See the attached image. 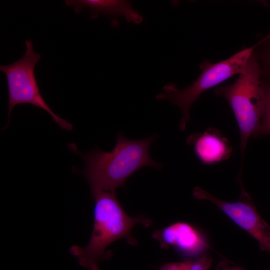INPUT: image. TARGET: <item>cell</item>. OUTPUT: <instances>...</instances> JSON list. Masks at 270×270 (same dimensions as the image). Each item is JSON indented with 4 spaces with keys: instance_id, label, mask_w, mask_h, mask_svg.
<instances>
[{
    "instance_id": "9",
    "label": "cell",
    "mask_w": 270,
    "mask_h": 270,
    "mask_svg": "<svg viewBox=\"0 0 270 270\" xmlns=\"http://www.w3.org/2000/svg\"><path fill=\"white\" fill-rule=\"evenodd\" d=\"M194 153L202 163L210 164L229 158L232 148L228 140L216 129L210 128L203 133L195 132L186 139Z\"/></svg>"
},
{
    "instance_id": "7",
    "label": "cell",
    "mask_w": 270,
    "mask_h": 270,
    "mask_svg": "<svg viewBox=\"0 0 270 270\" xmlns=\"http://www.w3.org/2000/svg\"><path fill=\"white\" fill-rule=\"evenodd\" d=\"M152 236L160 242L162 248L172 246L186 256L200 254L206 246L200 232L190 224L184 222H176L155 230Z\"/></svg>"
},
{
    "instance_id": "13",
    "label": "cell",
    "mask_w": 270,
    "mask_h": 270,
    "mask_svg": "<svg viewBox=\"0 0 270 270\" xmlns=\"http://www.w3.org/2000/svg\"><path fill=\"white\" fill-rule=\"evenodd\" d=\"M160 270H186V262L166 263L162 266Z\"/></svg>"
},
{
    "instance_id": "10",
    "label": "cell",
    "mask_w": 270,
    "mask_h": 270,
    "mask_svg": "<svg viewBox=\"0 0 270 270\" xmlns=\"http://www.w3.org/2000/svg\"><path fill=\"white\" fill-rule=\"evenodd\" d=\"M265 78L264 79L266 96L264 109L262 121L254 136L270 134V79Z\"/></svg>"
},
{
    "instance_id": "1",
    "label": "cell",
    "mask_w": 270,
    "mask_h": 270,
    "mask_svg": "<svg viewBox=\"0 0 270 270\" xmlns=\"http://www.w3.org/2000/svg\"><path fill=\"white\" fill-rule=\"evenodd\" d=\"M158 138L154 134L143 139L130 140L120 132L115 146L109 152L96 146L88 152L82 153L74 143L68 146L84 161V167L81 173L89 184L92 196L124 188L126 180L142 168L152 166L160 170L163 164L154 160L149 153L151 144Z\"/></svg>"
},
{
    "instance_id": "2",
    "label": "cell",
    "mask_w": 270,
    "mask_h": 270,
    "mask_svg": "<svg viewBox=\"0 0 270 270\" xmlns=\"http://www.w3.org/2000/svg\"><path fill=\"white\" fill-rule=\"evenodd\" d=\"M92 196L95 204L93 230L90 241L84 248L72 246L70 252L82 267L88 270H100V262L110 259L112 256L111 252L106 250L108 245L122 238L134 244L136 240L130 235L133 226L137 224L149 226L151 222L142 216L132 218L128 215L115 192H102Z\"/></svg>"
},
{
    "instance_id": "11",
    "label": "cell",
    "mask_w": 270,
    "mask_h": 270,
    "mask_svg": "<svg viewBox=\"0 0 270 270\" xmlns=\"http://www.w3.org/2000/svg\"><path fill=\"white\" fill-rule=\"evenodd\" d=\"M258 44L260 48L256 55L264 76L270 79V34Z\"/></svg>"
},
{
    "instance_id": "8",
    "label": "cell",
    "mask_w": 270,
    "mask_h": 270,
    "mask_svg": "<svg viewBox=\"0 0 270 270\" xmlns=\"http://www.w3.org/2000/svg\"><path fill=\"white\" fill-rule=\"evenodd\" d=\"M68 6L74 8V12L80 13L84 8L90 11L91 19H96L100 14L112 18V26H117V18L123 16L128 22L140 23L142 16L132 7L131 3L124 0H66Z\"/></svg>"
},
{
    "instance_id": "12",
    "label": "cell",
    "mask_w": 270,
    "mask_h": 270,
    "mask_svg": "<svg viewBox=\"0 0 270 270\" xmlns=\"http://www.w3.org/2000/svg\"><path fill=\"white\" fill-rule=\"evenodd\" d=\"M212 260L210 256L206 254L194 260H188L186 262V270H208Z\"/></svg>"
},
{
    "instance_id": "4",
    "label": "cell",
    "mask_w": 270,
    "mask_h": 270,
    "mask_svg": "<svg viewBox=\"0 0 270 270\" xmlns=\"http://www.w3.org/2000/svg\"><path fill=\"white\" fill-rule=\"evenodd\" d=\"M257 44L244 49L231 57L222 61L212 63L208 60L202 62L200 68L201 72L190 86L180 89L173 83L166 84L164 92L156 96L158 100H167L176 106L181 111L178 127L184 131L190 119L192 104L206 90L218 85L236 74H240L245 69L248 62L256 48Z\"/></svg>"
},
{
    "instance_id": "3",
    "label": "cell",
    "mask_w": 270,
    "mask_h": 270,
    "mask_svg": "<svg viewBox=\"0 0 270 270\" xmlns=\"http://www.w3.org/2000/svg\"><path fill=\"white\" fill-rule=\"evenodd\" d=\"M264 79L255 50L236 80L215 90L216 95L228 101L234 113L239 128L242 156L250 137L254 135L263 116L266 101Z\"/></svg>"
},
{
    "instance_id": "5",
    "label": "cell",
    "mask_w": 270,
    "mask_h": 270,
    "mask_svg": "<svg viewBox=\"0 0 270 270\" xmlns=\"http://www.w3.org/2000/svg\"><path fill=\"white\" fill-rule=\"evenodd\" d=\"M24 44L26 50L21 58L11 64L0 66V70L6 76L8 94V122L4 128L8 126L12 112L16 105L30 104L48 112L62 130H72V125L56 114L42 96L34 73L41 55L34 50L31 40H26Z\"/></svg>"
},
{
    "instance_id": "14",
    "label": "cell",
    "mask_w": 270,
    "mask_h": 270,
    "mask_svg": "<svg viewBox=\"0 0 270 270\" xmlns=\"http://www.w3.org/2000/svg\"><path fill=\"white\" fill-rule=\"evenodd\" d=\"M216 270H244V268L236 266H230L226 261H222L218 263Z\"/></svg>"
},
{
    "instance_id": "6",
    "label": "cell",
    "mask_w": 270,
    "mask_h": 270,
    "mask_svg": "<svg viewBox=\"0 0 270 270\" xmlns=\"http://www.w3.org/2000/svg\"><path fill=\"white\" fill-rule=\"evenodd\" d=\"M241 192L235 202L223 201L200 188L193 192L197 198L210 201L216 206L238 226L245 230L259 243L260 248L270 252V226L259 214L250 196L240 180Z\"/></svg>"
}]
</instances>
